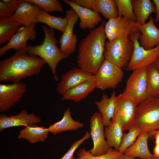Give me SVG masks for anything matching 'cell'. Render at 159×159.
<instances>
[{
	"label": "cell",
	"instance_id": "6da1fadb",
	"mask_svg": "<svg viewBox=\"0 0 159 159\" xmlns=\"http://www.w3.org/2000/svg\"><path fill=\"white\" fill-rule=\"evenodd\" d=\"M46 62L40 57L29 54L24 49L0 62V81L17 83L39 74Z\"/></svg>",
	"mask_w": 159,
	"mask_h": 159
},
{
	"label": "cell",
	"instance_id": "7a4b0ae2",
	"mask_svg": "<svg viewBox=\"0 0 159 159\" xmlns=\"http://www.w3.org/2000/svg\"><path fill=\"white\" fill-rule=\"evenodd\" d=\"M105 20L90 32L80 42L77 62L81 69L93 75L97 71L104 60L105 35Z\"/></svg>",
	"mask_w": 159,
	"mask_h": 159
},
{
	"label": "cell",
	"instance_id": "3957f363",
	"mask_svg": "<svg viewBox=\"0 0 159 159\" xmlns=\"http://www.w3.org/2000/svg\"><path fill=\"white\" fill-rule=\"evenodd\" d=\"M42 28L44 34L42 43L36 46L27 45L26 51L29 54L38 57L44 60L49 66L54 80L57 81L59 78L57 74V66L61 60L69 56L57 47L54 29L45 25Z\"/></svg>",
	"mask_w": 159,
	"mask_h": 159
},
{
	"label": "cell",
	"instance_id": "277c9868",
	"mask_svg": "<svg viewBox=\"0 0 159 159\" xmlns=\"http://www.w3.org/2000/svg\"><path fill=\"white\" fill-rule=\"evenodd\" d=\"M134 124L151 135L159 130V97L147 98L137 105Z\"/></svg>",
	"mask_w": 159,
	"mask_h": 159
},
{
	"label": "cell",
	"instance_id": "5b68a950",
	"mask_svg": "<svg viewBox=\"0 0 159 159\" xmlns=\"http://www.w3.org/2000/svg\"><path fill=\"white\" fill-rule=\"evenodd\" d=\"M133 43L129 37H121L105 43V59L121 68L127 66L132 57Z\"/></svg>",
	"mask_w": 159,
	"mask_h": 159
},
{
	"label": "cell",
	"instance_id": "8992f818",
	"mask_svg": "<svg viewBox=\"0 0 159 159\" xmlns=\"http://www.w3.org/2000/svg\"><path fill=\"white\" fill-rule=\"evenodd\" d=\"M123 75L122 68L104 59L94 75L96 88L102 90L115 88L121 81Z\"/></svg>",
	"mask_w": 159,
	"mask_h": 159
},
{
	"label": "cell",
	"instance_id": "52a82bcc",
	"mask_svg": "<svg viewBox=\"0 0 159 159\" xmlns=\"http://www.w3.org/2000/svg\"><path fill=\"white\" fill-rule=\"evenodd\" d=\"M139 24L136 21L123 17L111 18L105 23L104 31L106 38L110 41L119 37H130L140 33Z\"/></svg>",
	"mask_w": 159,
	"mask_h": 159
},
{
	"label": "cell",
	"instance_id": "ba28073f",
	"mask_svg": "<svg viewBox=\"0 0 159 159\" xmlns=\"http://www.w3.org/2000/svg\"><path fill=\"white\" fill-rule=\"evenodd\" d=\"M123 93L138 105L147 98V67L135 69L127 81Z\"/></svg>",
	"mask_w": 159,
	"mask_h": 159
},
{
	"label": "cell",
	"instance_id": "9c48e42d",
	"mask_svg": "<svg viewBox=\"0 0 159 159\" xmlns=\"http://www.w3.org/2000/svg\"><path fill=\"white\" fill-rule=\"evenodd\" d=\"M140 34L129 37L133 42L134 49L132 57L127 66L128 71L147 67L159 58V44L152 49H145L140 45L138 42Z\"/></svg>",
	"mask_w": 159,
	"mask_h": 159
},
{
	"label": "cell",
	"instance_id": "30bf717a",
	"mask_svg": "<svg viewBox=\"0 0 159 159\" xmlns=\"http://www.w3.org/2000/svg\"><path fill=\"white\" fill-rule=\"evenodd\" d=\"M137 106L132 99L123 93L117 96L112 119H117L121 122L124 132L128 130L134 124Z\"/></svg>",
	"mask_w": 159,
	"mask_h": 159
},
{
	"label": "cell",
	"instance_id": "8fae6325",
	"mask_svg": "<svg viewBox=\"0 0 159 159\" xmlns=\"http://www.w3.org/2000/svg\"><path fill=\"white\" fill-rule=\"evenodd\" d=\"M90 133L93 144L90 150L92 154L99 156L106 154L110 148L108 146L105 135V126L99 112L94 113L90 119Z\"/></svg>",
	"mask_w": 159,
	"mask_h": 159
},
{
	"label": "cell",
	"instance_id": "7c38bea8",
	"mask_svg": "<svg viewBox=\"0 0 159 159\" xmlns=\"http://www.w3.org/2000/svg\"><path fill=\"white\" fill-rule=\"evenodd\" d=\"M26 85L22 82L0 85V112L9 110L23 96Z\"/></svg>",
	"mask_w": 159,
	"mask_h": 159
},
{
	"label": "cell",
	"instance_id": "4fadbf2b",
	"mask_svg": "<svg viewBox=\"0 0 159 159\" xmlns=\"http://www.w3.org/2000/svg\"><path fill=\"white\" fill-rule=\"evenodd\" d=\"M66 17L68 20L67 25L60 37L59 42L60 49L69 56L76 50L77 39V35L73 33V32L79 17L72 8L66 11Z\"/></svg>",
	"mask_w": 159,
	"mask_h": 159
},
{
	"label": "cell",
	"instance_id": "5bb4252c",
	"mask_svg": "<svg viewBox=\"0 0 159 159\" xmlns=\"http://www.w3.org/2000/svg\"><path fill=\"white\" fill-rule=\"evenodd\" d=\"M37 23L27 26H23L18 31L5 45L0 48V56H4L8 50L13 49L26 50L27 42L35 39L37 32L35 30Z\"/></svg>",
	"mask_w": 159,
	"mask_h": 159
},
{
	"label": "cell",
	"instance_id": "9a60e30c",
	"mask_svg": "<svg viewBox=\"0 0 159 159\" xmlns=\"http://www.w3.org/2000/svg\"><path fill=\"white\" fill-rule=\"evenodd\" d=\"M93 75L80 68H74L62 75L56 90L62 95L69 90L88 80Z\"/></svg>",
	"mask_w": 159,
	"mask_h": 159
},
{
	"label": "cell",
	"instance_id": "2e32d148",
	"mask_svg": "<svg viewBox=\"0 0 159 159\" xmlns=\"http://www.w3.org/2000/svg\"><path fill=\"white\" fill-rule=\"evenodd\" d=\"M41 8L27 0H22L14 14L10 18L21 25L27 26L36 22L37 17Z\"/></svg>",
	"mask_w": 159,
	"mask_h": 159
},
{
	"label": "cell",
	"instance_id": "e0dca14e",
	"mask_svg": "<svg viewBox=\"0 0 159 159\" xmlns=\"http://www.w3.org/2000/svg\"><path fill=\"white\" fill-rule=\"evenodd\" d=\"M40 118L34 114L28 113L25 109L16 115L7 116L4 114L0 115V131L10 127L18 126L26 127L41 122Z\"/></svg>",
	"mask_w": 159,
	"mask_h": 159
},
{
	"label": "cell",
	"instance_id": "ac0fdd59",
	"mask_svg": "<svg viewBox=\"0 0 159 159\" xmlns=\"http://www.w3.org/2000/svg\"><path fill=\"white\" fill-rule=\"evenodd\" d=\"M62 1L69 5L77 15L80 20L79 26L83 29L92 30L102 20V19L99 13L83 7L72 0Z\"/></svg>",
	"mask_w": 159,
	"mask_h": 159
},
{
	"label": "cell",
	"instance_id": "d6986e66",
	"mask_svg": "<svg viewBox=\"0 0 159 159\" xmlns=\"http://www.w3.org/2000/svg\"><path fill=\"white\" fill-rule=\"evenodd\" d=\"M154 22L153 17L150 16L147 22L139 25L140 44L146 49H153L159 44V29L155 25Z\"/></svg>",
	"mask_w": 159,
	"mask_h": 159
},
{
	"label": "cell",
	"instance_id": "ffe728a7",
	"mask_svg": "<svg viewBox=\"0 0 159 159\" xmlns=\"http://www.w3.org/2000/svg\"><path fill=\"white\" fill-rule=\"evenodd\" d=\"M151 135L148 131H142L133 144L123 153L125 156L143 159H151L153 155L150 152L148 140Z\"/></svg>",
	"mask_w": 159,
	"mask_h": 159
},
{
	"label": "cell",
	"instance_id": "44dd1931",
	"mask_svg": "<svg viewBox=\"0 0 159 159\" xmlns=\"http://www.w3.org/2000/svg\"><path fill=\"white\" fill-rule=\"evenodd\" d=\"M96 88L94 76L88 80L69 90L62 95L61 100L79 102L85 98Z\"/></svg>",
	"mask_w": 159,
	"mask_h": 159
},
{
	"label": "cell",
	"instance_id": "7402d4cb",
	"mask_svg": "<svg viewBox=\"0 0 159 159\" xmlns=\"http://www.w3.org/2000/svg\"><path fill=\"white\" fill-rule=\"evenodd\" d=\"M117 97L116 92L114 91L110 97L103 94L100 101L95 102L103 124L105 127L109 125L114 116Z\"/></svg>",
	"mask_w": 159,
	"mask_h": 159
},
{
	"label": "cell",
	"instance_id": "603a6c76",
	"mask_svg": "<svg viewBox=\"0 0 159 159\" xmlns=\"http://www.w3.org/2000/svg\"><path fill=\"white\" fill-rule=\"evenodd\" d=\"M122 126L118 120L112 119L109 125L105 128V135L107 144L119 151L124 134Z\"/></svg>",
	"mask_w": 159,
	"mask_h": 159
},
{
	"label": "cell",
	"instance_id": "cb8c5ba5",
	"mask_svg": "<svg viewBox=\"0 0 159 159\" xmlns=\"http://www.w3.org/2000/svg\"><path fill=\"white\" fill-rule=\"evenodd\" d=\"M83 126V123L74 120L71 113L70 108L68 107L64 112L62 119L59 121L49 125V132L56 135L67 130H75Z\"/></svg>",
	"mask_w": 159,
	"mask_h": 159
},
{
	"label": "cell",
	"instance_id": "d4e9b609",
	"mask_svg": "<svg viewBox=\"0 0 159 159\" xmlns=\"http://www.w3.org/2000/svg\"><path fill=\"white\" fill-rule=\"evenodd\" d=\"M136 21L139 24L145 23L150 15L156 12L153 1L150 0H132Z\"/></svg>",
	"mask_w": 159,
	"mask_h": 159
},
{
	"label": "cell",
	"instance_id": "484cf974",
	"mask_svg": "<svg viewBox=\"0 0 159 159\" xmlns=\"http://www.w3.org/2000/svg\"><path fill=\"white\" fill-rule=\"evenodd\" d=\"M48 128L35 124L26 127L21 130L18 136L19 139H24L31 143L44 141L48 137Z\"/></svg>",
	"mask_w": 159,
	"mask_h": 159
},
{
	"label": "cell",
	"instance_id": "4316f807",
	"mask_svg": "<svg viewBox=\"0 0 159 159\" xmlns=\"http://www.w3.org/2000/svg\"><path fill=\"white\" fill-rule=\"evenodd\" d=\"M36 22L44 23L49 28L63 33L67 25L68 20L66 16L62 18L52 16L41 9L37 17Z\"/></svg>",
	"mask_w": 159,
	"mask_h": 159
},
{
	"label": "cell",
	"instance_id": "83f0119b",
	"mask_svg": "<svg viewBox=\"0 0 159 159\" xmlns=\"http://www.w3.org/2000/svg\"><path fill=\"white\" fill-rule=\"evenodd\" d=\"M92 10L101 14L106 19L118 16V11L115 0H95Z\"/></svg>",
	"mask_w": 159,
	"mask_h": 159
},
{
	"label": "cell",
	"instance_id": "f1b7e54d",
	"mask_svg": "<svg viewBox=\"0 0 159 159\" xmlns=\"http://www.w3.org/2000/svg\"><path fill=\"white\" fill-rule=\"evenodd\" d=\"M21 24L9 18L0 17V44L9 42Z\"/></svg>",
	"mask_w": 159,
	"mask_h": 159
},
{
	"label": "cell",
	"instance_id": "f546056e",
	"mask_svg": "<svg viewBox=\"0 0 159 159\" xmlns=\"http://www.w3.org/2000/svg\"><path fill=\"white\" fill-rule=\"evenodd\" d=\"M159 94V70L154 64L147 67V98L157 97Z\"/></svg>",
	"mask_w": 159,
	"mask_h": 159
},
{
	"label": "cell",
	"instance_id": "4dcf8cb0",
	"mask_svg": "<svg viewBox=\"0 0 159 159\" xmlns=\"http://www.w3.org/2000/svg\"><path fill=\"white\" fill-rule=\"evenodd\" d=\"M123 154L117 151L114 148H110L108 151L104 155L96 156L92 155L90 150L80 148L77 153V158L73 159H119L120 157Z\"/></svg>",
	"mask_w": 159,
	"mask_h": 159
},
{
	"label": "cell",
	"instance_id": "1f68e13d",
	"mask_svg": "<svg viewBox=\"0 0 159 159\" xmlns=\"http://www.w3.org/2000/svg\"><path fill=\"white\" fill-rule=\"evenodd\" d=\"M127 133L123 134L122 143L119 151L123 153L128 148L134 143L136 138L142 132L140 128L135 124L129 129Z\"/></svg>",
	"mask_w": 159,
	"mask_h": 159
},
{
	"label": "cell",
	"instance_id": "d6a6232c",
	"mask_svg": "<svg viewBox=\"0 0 159 159\" xmlns=\"http://www.w3.org/2000/svg\"><path fill=\"white\" fill-rule=\"evenodd\" d=\"M118 11V17H123L136 21L131 0H115Z\"/></svg>",
	"mask_w": 159,
	"mask_h": 159
},
{
	"label": "cell",
	"instance_id": "836d02e7",
	"mask_svg": "<svg viewBox=\"0 0 159 159\" xmlns=\"http://www.w3.org/2000/svg\"><path fill=\"white\" fill-rule=\"evenodd\" d=\"M33 4L40 7L44 11L62 12L63 9L61 3L58 0H27Z\"/></svg>",
	"mask_w": 159,
	"mask_h": 159
},
{
	"label": "cell",
	"instance_id": "e575fe53",
	"mask_svg": "<svg viewBox=\"0 0 159 159\" xmlns=\"http://www.w3.org/2000/svg\"><path fill=\"white\" fill-rule=\"evenodd\" d=\"M22 0L0 1V17H11L15 12L17 6Z\"/></svg>",
	"mask_w": 159,
	"mask_h": 159
},
{
	"label": "cell",
	"instance_id": "d590c367",
	"mask_svg": "<svg viewBox=\"0 0 159 159\" xmlns=\"http://www.w3.org/2000/svg\"><path fill=\"white\" fill-rule=\"evenodd\" d=\"M90 137V133L88 131H86L84 136L80 140L75 141L67 152L59 159H73L74 154L76 150L82 144L89 139Z\"/></svg>",
	"mask_w": 159,
	"mask_h": 159
},
{
	"label": "cell",
	"instance_id": "8d00e7d4",
	"mask_svg": "<svg viewBox=\"0 0 159 159\" xmlns=\"http://www.w3.org/2000/svg\"><path fill=\"white\" fill-rule=\"evenodd\" d=\"M78 5L85 8L92 10L95 0H73Z\"/></svg>",
	"mask_w": 159,
	"mask_h": 159
},
{
	"label": "cell",
	"instance_id": "74e56055",
	"mask_svg": "<svg viewBox=\"0 0 159 159\" xmlns=\"http://www.w3.org/2000/svg\"><path fill=\"white\" fill-rule=\"evenodd\" d=\"M154 135L155 139V145L153 149V155L159 157V130L156 131Z\"/></svg>",
	"mask_w": 159,
	"mask_h": 159
},
{
	"label": "cell",
	"instance_id": "f35d334b",
	"mask_svg": "<svg viewBox=\"0 0 159 159\" xmlns=\"http://www.w3.org/2000/svg\"><path fill=\"white\" fill-rule=\"evenodd\" d=\"M153 1L155 4L156 8V15L154 21L157 23L159 21V0H153Z\"/></svg>",
	"mask_w": 159,
	"mask_h": 159
},
{
	"label": "cell",
	"instance_id": "ab89813d",
	"mask_svg": "<svg viewBox=\"0 0 159 159\" xmlns=\"http://www.w3.org/2000/svg\"><path fill=\"white\" fill-rule=\"evenodd\" d=\"M119 159H143L140 158H136L130 157L125 156L123 154L121 156Z\"/></svg>",
	"mask_w": 159,
	"mask_h": 159
},
{
	"label": "cell",
	"instance_id": "60d3db41",
	"mask_svg": "<svg viewBox=\"0 0 159 159\" xmlns=\"http://www.w3.org/2000/svg\"><path fill=\"white\" fill-rule=\"evenodd\" d=\"M153 64L159 70V58L155 61Z\"/></svg>",
	"mask_w": 159,
	"mask_h": 159
},
{
	"label": "cell",
	"instance_id": "b9f144b4",
	"mask_svg": "<svg viewBox=\"0 0 159 159\" xmlns=\"http://www.w3.org/2000/svg\"><path fill=\"white\" fill-rule=\"evenodd\" d=\"M151 159H159V157L155 156L153 155V157Z\"/></svg>",
	"mask_w": 159,
	"mask_h": 159
},
{
	"label": "cell",
	"instance_id": "7bdbcfd3",
	"mask_svg": "<svg viewBox=\"0 0 159 159\" xmlns=\"http://www.w3.org/2000/svg\"><path fill=\"white\" fill-rule=\"evenodd\" d=\"M158 97H159V94H158V96H157Z\"/></svg>",
	"mask_w": 159,
	"mask_h": 159
},
{
	"label": "cell",
	"instance_id": "ee69618b",
	"mask_svg": "<svg viewBox=\"0 0 159 159\" xmlns=\"http://www.w3.org/2000/svg\"><path fill=\"white\" fill-rule=\"evenodd\" d=\"M158 25L159 26V23L158 24Z\"/></svg>",
	"mask_w": 159,
	"mask_h": 159
}]
</instances>
